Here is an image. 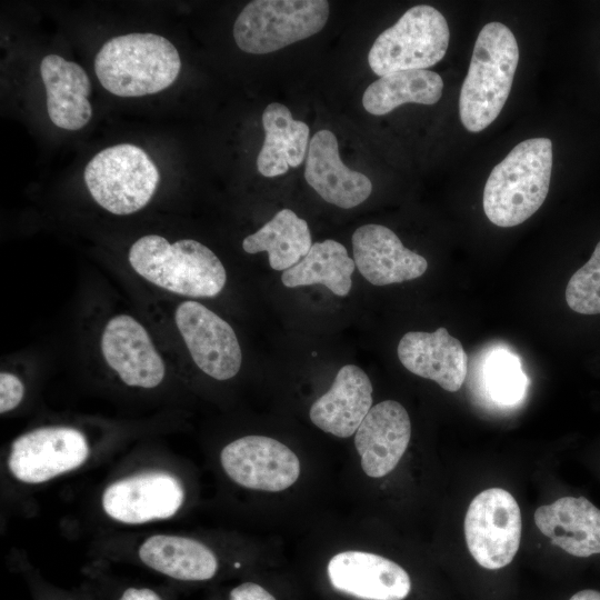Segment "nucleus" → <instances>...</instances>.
I'll return each mask as SVG.
<instances>
[{"instance_id":"f8f14e48","label":"nucleus","mask_w":600,"mask_h":600,"mask_svg":"<svg viewBox=\"0 0 600 600\" xmlns=\"http://www.w3.org/2000/svg\"><path fill=\"white\" fill-rule=\"evenodd\" d=\"M184 489L166 471L136 473L109 484L102 493L104 513L126 524H141L173 517L182 507Z\"/></svg>"},{"instance_id":"f257e3e1","label":"nucleus","mask_w":600,"mask_h":600,"mask_svg":"<svg viewBox=\"0 0 600 600\" xmlns=\"http://www.w3.org/2000/svg\"><path fill=\"white\" fill-rule=\"evenodd\" d=\"M551 170L550 139L531 138L518 143L487 179L482 201L487 218L502 228L529 219L547 198Z\"/></svg>"},{"instance_id":"a878e982","label":"nucleus","mask_w":600,"mask_h":600,"mask_svg":"<svg viewBox=\"0 0 600 600\" xmlns=\"http://www.w3.org/2000/svg\"><path fill=\"white\" fill-rule=\"evenodd\" d=\"M356 268L346 247L327 239L311 246L309 252L293 267L281 274L282 283L288 288L323 284L333 294L346 297L352 287Z\"/></svg>"},{"instance_id":"2eb2a0df","label":"nucleus","mask_w":600,"mask_h":600,"mask_svg":"<svg viewBox=\"0 0 600 600\" xmlns=\"http://www.w3.org/2000/svg\"><path fill=\"white\" fill-rule=\"evenodd\" d=\"M351 241L356 267L371 284L387 286L417 279L428 269L427 260L406 248L384 226H361L353 232Z\"/></svg>"},{"instance_id":"393cba45","label":"nucleus","mask_w":600,"mask_h":600,"mask_svg":"<svg viewBox=\"0 0 600 600\" xmlns=\"http://www.w3.org/2000/svg\"><path fill=\"white\" fill-rule=\"evenodd\" d=\"M443 80L427 69L384 74L368 86L362 106L370 114L383 116L404 103L434 104L442 96Z\"/></svg>"},{"instance_id":"20e7f679","label":"nucleus","mask_w":600,"mask_h":600,"mask_svg":"<svg viewBox=\"0 0 600 600\" xmlns=\"http://www.w3.org/2000/svg\"><path fill=\"white\" fill-rule=\"evenodd\" d=\"M181 59L166 38L150 32L109 39L98 51L94 71L102 87L119 97H142L170 87Z\"/></svg>"},{"instance_id":"5701e85b","label":"nucleus","mask_w":600,"mask_h":600,"mask_svg":"<svg viewBox=\"0 0 600 600\" xmlns=\"http://www.w3.org/2000/svg\"><path fill=\"white\" fill-rule=\"evenodd\" d=\"M264 141L257 157V169L268 178L284 174L300 166L307 156L309 127L294 120L282 103L272 102L262 113Z\"/></svg>"},{"instance_id":"7ed1b4c3","label":"nucleus","mask_w":600,"mask_h":600,"mask_svg":"<svg viewBox=\"0 0 600 600\" xmlns=\"http://www.w3.org/2000/svg\"><path fill=\"white\" fill-rule=\"evenodd\" d=\"M128 260L147 281L184 297H216L227 281L226 269L214 252L192 239L170 243L158 234L143 236L131 246Z\"/></svg>"},{"instance_id":"bb28decb","label":"nucleus","mask_w":600,"mask_h":600,"mask_svg":"<svg viewBox=\"0 0 600 600\" xmlns=\"http://www.w3.org/2000/svg\"><path fill=\"white\" fill-rule=\"evenodd\" d=\"M566 301L578 313L600 314V241L590 259L568 281Z\"/></svg>"},{"instance_id":"473e14b6","label":"nucleus","mask_w":600,"mask_h":600,"mask_svg":"<svg viewBox=\"0 0 600 600\" xmlns=\"http://www.w3.org/2000/svg\"><path fill=\"white\" fill-rule=\"evenodd\" d=\"M570 600H600V592L591 589L582 590L573 594Z\"/></svg>"},{"instance_id":"ddd939ff","label":"nucleus","mask_w":600,"mask_h":600,"mask_svg":"<svg viewBox=\"0 0 600 600\" xmlns=\"http://www.w3.org/2000/svg\"><path fill=\"white\" fill-rule=\"evenodd\" d=\"M330 589L350 600H404L412 583L409 573L394 561L366 551L334 554L326 568Z\"/></svg>"},{"instance_id":"f03ea898","label":"nucleus","mask_w":600,"mask_h":600,"mask_svg":"<svg viewBox=\"0 0 600 600\" xmlns=\"http://www.w3.org/2000/svg\"><path fill=\"white\" fill-rule=\"evenodd\" d=\"M519 62L512 31L501 22H489L478 34L468 73L459 96V116L470 132L489 127L511 91Z\"/></svg>"},{"instance_id":"0eeeda50","label":"nucleus","mask_w":600,"mask_h":600,"mask_svg":"<svg viewBox=\"0 0 600 600\" xmlns=\"http://www.w3.org/2000/svg\"><path fill=\"white\" fill-rule=\"evenodd\" d=\"M449 40L450 30L443 14L431 6H414L378 36L368 53V63L380 77L427 69L444 57Z\"/></svg>"},{"instance_id":"1a4fd4ad","label":"nucleus","mask_w":600,"mask_h":600,"mask_svg":"<svg viewBox=\"0 0 600 600\" xmlns=\"http://www.w3.org/2000/svg\"><path fill=\"white\" fill-rule=\"evenodd\" d=\"M90 453L86 436L71 427H41L18 437L10 447L8 469L27 484L44 483L80 468Z\"/></svg>"},{"instance_id":"9d476101","label":"nucleus","mask_w":600,"mask_h":600,"mask_svg":"<svg viewBox=\"0 0 600 600\" xmlns=\"http://www.w3.org/2000/svg\"><path fill=\"white\" fill-rule=\"evenodd\" d=\"M220 463L233 482L250 490L279 492L300 476L296 453L266 436H244L228 443L221 450Z\"/></svg>"},{"instance_id":"f3484780","label":"nucleus","mask_w":600,"mask_h":600,"mask_svg":"<svg viewBox=\"0 0 600 600\" xmlns=\"http://www.w3.org/2000/svg\"><path fill=\"white\" fill-rule=\"evenodd\" d=\"M304 179L324 201L342 209L359 206L372 191L366 174L341 161L338 140L327 129L314 133L309 142Z\"/></svg>"},{"instance_id":"6e6552de","label":"nucleus","mask_w":600,"mask_h":600,"mask_svg":"<svg viewBox=\"0 0 600 600\" xmlns=\"http://www.w3.org/2000/svg\"><path fill=\"white\" fill-rule=\"evenodd\" d=\"M521 530L520 508L504 489L483 490L467 510L466 542L482 568L496 570L508 566L519 549Z\"/></svg>"},{"instance_id":"423d86ee","label":"nucleus","mask_w":600,"mask_h":600,"mask_svg":"<svg viewBox=\"0 0 600 600\" xmlns=\"http://www.w3.org/2000/svg\"><path fill=\"white\" fill-rule=\"evenodd\" d=\"M159 180L158 168L147 152L129 143L103 149L84 169V181L94 201L118 216L142 209Z\"/></svg>"},{"instance_id":"7c9ffc66","label":"nucleus","mask_w":600,"mask_h":600,"mask_svg":"<svg viewBox=\"0 0 600 600\" xmlns=\"http://www.w3.org/2000/svg\"><path fill=\"white\" fill-rule=\"evenodd\" d=\"M109 600H167L158 590L138 584H124L109 591Z\"/></svg>"},{"instance_id":"9b49d317","label":"nucleus","mask_w":600,"mask_h":600,"mask_svg":"<svg viewBox=\"0 0 600 600\" xmlns=\"http://www.w3.org/2000/svg\"><path fill=\"white\" fill-rule=\"evenodd\" d=\"M177 328L197 367L217 380L234 377L242 352L232 327L194 300L181 302L174 313Z\"/></svg>"},{"instance_id":"b1692460","label":"nucleus","mask_w":600,"mask_h":600,"mask_svg":"<svg viewBox=\"0 0 600 600\" xmlns=\"http://www.w3.org/2000/svg\"><path fill=\"white\" fill-rule=\"evenodd\" d=\"M311 246L307 221L290 209L278 211L270 221L242 241L247 253L268 252L269 264L277 271H286L297 264Z\"/></svg>"},{"instance_id":"a211bd4d","label":"nucleus","mask_w":600,"mask_h":600,"mask_svg":"<svg viewBox=\"0 0 600 600\" xmlns=\"http://www.w3.org/2000/svg\"><path fill=\"white\" fill-rule=\"evenodd\" d=\"M397 353L407 370L436 381L449 392L458 391L467 377L468 354L443 327L434 332H407L399 341Z\"/></svg>"},{"instance_id":"39448f33","label":"nucleus","mask_w":600,"mask_h":600,"mask_svg":"<svg viewBox=\"0 0 600 600\" xmlns=\"http://www.w3.org/2000/svg\"><path fill=\"white\" fill-rule=\"evenodd\" d=\"M328 17L326 0H254L236 19L233 38L242 51L266 54L318 33Z\"/></svg>"},{"instance_id":"6ab92c4d","label":"nucleus","mask_w":600,"mask_h":600,"mask_svg":"<svg viewBox=\"0 0 600 600\" xmlns=\"http://www.w3.org/2000/svg\"><path fill=\"white\" fill-rule=\"evenodd\" d=\"M372 408V384L367 373L354 364L343 366L331 388L310 408L314 426L339 438H349Z\"/></svg>"},{"instance_id":"c756f323","label":"nucleus","mask_w":600,"mask_h":600,"mask_svg":"<svg viewBox=\"0 0 600 600\" xmlns=\"http://www.w3.org/2000/svg\"><path fill=\"white\" fill-rule=\"evenodd\" d=\"M24 396L22 381L13 373H0V413H7L17 408Z\"/></svg>"},{"instance_id":"aec40b11","label":"nucleus","mask_w":600,"mask_h":600,"mask_svg":"<svg viewBox=\"0 0 600 600\" xmlns=\"http://www.w3.org/2000/svg\"><path fill=\"white\" fill-rule=\"evenodd\" d=\"M534 523L552 544L569 554L600 553V510L583 497H563L539 507Z\"/></svg>"},{"instance_id":"4468645a","label":"nucleus","mask_w":600,"mask_h":600,"mask_svg":"<svg viewBox=\"0 0 600 600\" xmlns=\"http://www.w3.org/2000/svg\"><path fill=\"white\" fill-rule=\"evenodd\" d=\"M101 351L108 366L127 386L152 389L166 376L164 362L148 331L131 316L118 314L107 322Z\"/></svg>"},{"instance_id":"cd10ccee","label":"nucleus","mask_w":600,"mask_h":600,"mask_svg":"<svg viewBox=\"0 0 600 600\" xmlns=\"http://www.w3.org/2000/svg\"><path fill=\"white\" fill-rule=\"evenodd\" d=\"M527 378L512 354H494L487 368V384L493 400L513 404L523 396Z\"/></svg>"},{"instance_id":"2f4dec72","label":"nucleus","mask_w":600,"mask_h":600,"mask_svg":"<svg viewBox=\"0 0 600 600\" xmlns=\"http://www.w3.org/2000/svg\"><path fill=\"white\" fill-rule=\"evenodd\" d=\"M37 594L39 600H83L71 596H61L57 592H49V590L38 589Z\"/></svg>"},{"instance_id":"412c9836","label":"nucleus","mask_w":600,"mask_h":600,"mask_svg":"<svg viewBox=\"0 0 600 600\" xmlns=\"http://www.w3.org/2000/svg\"><path fill=\"white\" fill-rule=\"evenodd\" d=\"M147 568L181 583L213 580L220 571L216 553L202 542L176 534H153L138 549Z\"/></svg>"},{"instance_id":"c85d7f7f","label":"nucleus","mask_w":600,"mask_h":600,"mask_svg":"<svg viewBox=\"0 0 600 600\" xmlns=\"http://www.w3.org/2000/svg\"><path fill=\"white\" fill-rule=\"evenodd\" d=\"M213 600H279V598L267 586L247 580L234 584Z\"/></svg>"},{"instance_id":"4be33fe9","label":"nucleus","mask_w":600,"mask_h":600,"mask_svg":"<svg viewBox=\"0 0 600 600\" xmlns=\"http://www.w3.org/2000/svg\"><path fill=\"white\" fill-rule=\"evenodd\" d=\"M40 73L52 123L71 131L83 128L92 117V108L88 100L91 82L82 67L48 54L40 63Z\"/></svg>"},{"instance_id":"dca6fc26","label":"nucleus","mask_w":600,"mask_h":600,"mask_svg":"<svg viewBox=\"0 0 600 600\" xmlns=\"http://www.w3.org/2000/svg\"><path fill=\"white\" fill-rule=\"evenodd\" d=\"M410 437V418L401 403L384 400L373 406L354 433L364 473L371 478L390 473L406 452Z\"/></svg>"}]
</instances>
